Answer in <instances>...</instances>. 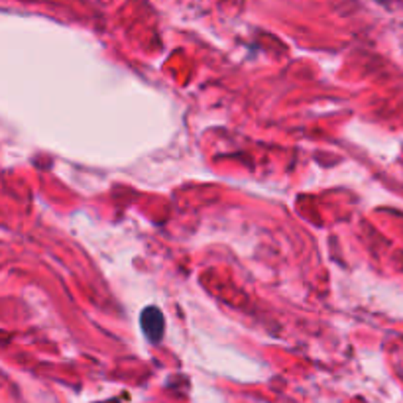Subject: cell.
<instances>
[{
    "label": "cell",
    "instance_id": "6da1fadb",
    "mask_svg": "<svg viewBox=\"0 0 403 403\" xmlns=\"http://www.w3.org/2000/svg\"><path fill=\"white\" fill-rule=\"evenodd\" d=\"M140 323L144 326L146 336H148L152 343H158L163 336V317L162 313H160V309H146L144 313H142V317H140Z\"/></svg>",
    "mask_w": 403,
    "mask_h": 403
}]
</instances>
